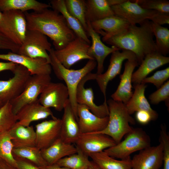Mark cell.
Instances as JSON below:
<instances>
[{
  "label": "cell",
  "mask_w": 169,
  "mask_h": 169,
  "mask_svg": "<svg viewBox=\"0 0 169 169\" xmlns=\"http://www.w3.org/2000/svg\"><path fill=\"white\" fill-rule=\"evenodd\" d=\"M27 29L40 32L52 41L55 50L62 49L77 37L64 17L54 10L24 13Z\"/></svg>",
  "instance_id": "cell-1"
},
{
  "label": "cell",
  "mask_w": 169,
  "mask_h": 169,
  "mask_svg": "<svg viewBox=\"0 0 169 169\" xmlns=\"http://www.w3.org/2000/svg\"><path fill=\"white\" fill-rule=\"evenodd\" d=\"M153 36L151 21L146 20L139 26L130 24L122 32L102 40L120 50L133 52L140 65L147 54L157 52Z\"/></svg>",
  "instance_id": "cell-2"
},
{
  "label": "cell",
  "mask_w": 169,
  "mask_h": 169,
  "mask_svg": "<svg viewBox=\"0 0 169 169\" xmlns=\"http://www.w3.org/2000/svg\"><path fill=\"white\" fill-rule=\"evenodd\" d=\"M54 50L52 48L49 52L50 64L56 77L65 83L69 92V100L78 121V104L76 99L77 86L82 79L95 69L97 63L95 59H89L86 64L80 69L75 70L67 69L58 60L54 55Z\"/></svg>",
  "instance_id": "cell-3"
},
{
  "label": "cell",
  "mask_w": 169,
  "mask_h": 169,
  "mask_svg": "<svg viewBox=\"0 0 169 169\" xmlns=\"http://www.w3.org/2000/svg\"><path fill=\"white\" fill-rule=\"evenodd\" d=\"M109 110V120L106 127L103 130L95 133H102L111 137L116 143L131 131L130 124L135 123L134 119L129 114L125 105L112 99L107 101Z\"/></svg>",
  "instance_id": "cell-4"
},
{
  "label": "cell",
  "mask_w": 169,
  "mask_h": 169,
  "mask_svg": "<svg viewBox=\"0 0 169 169\" xmlns=\"http://www.w3.org/2000/svg\"><path fill=\"white\" fill-rule=\"evenodd\" d=\"M125 136L124 140L104 151L112 157L122 159L130 156L135 152L151 146L150 136L141 128H133Z\"/></svg>",
  "instance_id": "cell-5"
},
{
  "label": "cell",
  "mask_w": 169,
  "mask_h": 169,
  "mask_svg": "<svg viewBox=\"0 0 169 169\" xmlns=\"http://www.w3.org/2000/svg\"><path fill=\"white\" fill-rule=\"evenodd\" d=\"M0 31L20 46L23 43L27 31V22L24 12L12 10L3 12Z\"/></svg>",
  "instance_id": "cell-6"
},
{
  "label": "cell",
  "mask_w": 169,
  "mask_h": 169,
  "mask_svg": "<svg viewBox=\"0 0 169 169\" xmlns=\"http://www.w3.org/2000/svg\"><path fill=\"white\" fill-rule=\"evenodd\" d=\"M50 75H31L22 93L10 102L16 115L25 105L38 100L45 87L51 82Z\"/></svg>",
  "instance_id": "cell-7"
},
{
  "label": "cell",
  "mask_w": 169,
  "mask_h": 169,
  "mask_svg": "<svg viewBox=\"0 0 169 169\" xmlns=\"http://www.w3.org/2000/svg\"><path fill=\"white\" fill-rule=\"evenodd\" d=\"M52 45L46 36L37 31L28 30L25 39L17 54L32 58H42L50 63L49 52Z\"/></svg>",
  "instance_id": "cell-8"
},
{
  "label": "cell",
  "mask_w": 169,
  "mask_h": 169,
  "mask_svg": "<svg viewBox=\"0 0 169 169\" xmlns=\"http://www.w3.org/2000/svg\"><path fill=\"white\" fill-rule=\"evenodd\" d=\"M13 73V76L6 80H0V101L3 104L10 102L23 91L31 76L25 67L17 64Z\"/></svg>",
  "instance_id": "cell-9"
},
{
  "label": "cell",
  "mask_w": 169,
  "mask_h": 169,
  "mask_svg": "<svg viewBox=\"0 0 169 169\" xmlns=\"http://www.w3.org/2000/svg\"><path fill=\"white\" fill-rule=\"evenodd\" d=\"M131 1L125 0L120 4L111 6L114 15L125 20L131 25H136L146 20L153 22L159 13L143 8L135 0Z\"/></svg>",
  "instance_id": "cell-10"
},
{
  "label": "cell",
  "mask_w": 169,
  "mask_h": 169,
  "mask_svg": "<svg viewBox=\"0 0 169 169\" xmlns=\"http://www.w3.org/2000/svg\"><path fill=\"white\" fill-rule=\"evenodd\" d=\"M90 44L78 37L63 49L54 50L58 60L66 68L69 69L76 63L83 59H94L88 53Z\"/></svg>",
  "instance_id": "cell-11"
},
{
  "label": "cell",
  "mask_w": 169,
  "mask_h": 169,
  "mask_svg": "<svg viewBox=\"0 0 169 169\" xmlns=\"http://www.w3.org/2000/svg\"><path fill=\"white\" fill-rule=\"evenodd\" d=\"M126 59L137 61L136 55L131 51L125 50H122L121 52L115 51L111 53L110 64L106 72L100 74L96 73L95 80L104 96V100H107L106 92L108 83L120 74L123 63Z\"/></svg>",
  "instance_id": "cell-12"
},
{
  "label": "cell",
  "mask_w": 169,
  "mask_h": 169,
  "mask_svg": "<svg viewBox=\"0 0 169 169\" xmlns=\"http://www.w3.org/2000/svg\"><path fill=\"white\" fill-rule=\"evenodd\" d=\"M96 73L91 72L85 75L80 81L77 86L76 99L78 104L86 105L90 111L97 116L103 118L109 116V110L107 101H105L100 105H96L94 101V94L92 89L85 88V83L90 80H95Z\"/></svg>",
  "instance_id": "cell-13"
},
{
  "label": "cell",
  "mask_w": 169,
  "mask_h": 169,
  "mask_svg": "<svg viewBox=\"0 0 169 169\" xmlns=\"http://www.w3.org/2000/svg\"><path fill=\"white\" fill-rule=\"evenodd\" d=\"M69 97V92L66 85L61 83L51 82L44 88L38 100L44 106L52 107L60 111L64 110Z\"/></svg>",
  "instance_id": "cell-14"
},
{
  "label": "cell",
  "mask_w": 169,
  "mask_h": 169,
  "mask_svg": "<svg viewBox=\"0 0 169 169\" xmlns=\"http://www.w3.org/2000/svg\"><path fill=\"white\" fill-rule=\"evenodd\" d=\"M77 148L88 156L104 151L116 144L109 136L102 133L81 134L75 143Z\"/></svg>",
  "instance_id": "cell-15"
},
{
  "label": "cell",
  "mask_w": 169,
  "mask_h": 169,
  "mask_svg": "<svg viewBox=\"0 0 169 169\" xmlns=\"http://www.w3.org/2000/svg\"><path fill=\"white\" fill-rule=\"evenodd\" d=\"M0 59L23 66L31 75H50L52 70L50 63L44 58H32L9 52L6 54H0Z\"/></svg>",
  "instance_id": "cell-16"
},
{
  "label": "cell",
  "mask_w": 169,
  "mask_h": 169,
  "mask_svg": "<svg viewBox=\"0 0 169 169\" xmlns=\"http://www.w3.org/2000/svg\"><path fill=\"white\" fill-rule=\"evenodd\" d=\"M140 151L131 159V169H160L163 163L161 142Z\"/></svg>",
  "instance_id": "cell-17"
},
{
  "label": "cell",
  "mask_w": 169,
  "mask_h": 169,
  "mask_svg": "<svg viewBox=\"0 0 169 169\" xmlns=\"http://www.w3.org/2000/svg\"><path fill=\"white\" fill-rule=\"evenodd\" d=\"M52 117L35 125L36 146L40 150L48 147L60 137L61 119Z\"/></svg>",
  "instance_id": "cell-18"
},
{
  "label": "cell",
  "mask_w": 169,
  "mask_h": 169,
  "mask_svg": "<svg viewBox=\"0 0 169 169\" xmlns=\"http://www.w3.org/2000/svg\"><path fill=\"white\" fill-rule=\"evenodd\" d=\"M87 33L92 40V45L88 49V53L96 61L97 65L96 73L100 74L104 71V63L107 56L115 51L120 50L114 46L110 47L106 45L101 41L99 34L92 28L90 22L87 21Z\"/></svg>",
  "instance_id": "cell-19"
},
{
  "label": "cell",
  "mask_w": 169,
  "mask_h": 169,
  "mask_svg": "<svg viewBox=\"0 0 169 169\" xmlns=\"http://www.w3.org/2000/svg\"><path fill=\"white\" fill-rule=\"evenodd\" d=\"M78 123L81 134L97 132L106 126L109 116L99 117L92 113L85 105L78 104Z\"/></svg>",
  "instance_id": "cell-20"
},
{
  "label": "cell",
  "mask_w": 169,
  "mask_h": 169,
  "mask_svg": "<svg viewBox=\"0 0 169 169\" xmlns=\"http://www.w3.org/2000/svg\"><path fill=\"white\" fill-rule=\"evenodd\" d=\"M136 60H127L125 63L124 69L120 76V81L116 91L111 96L113 100L121 102L126 105L132 96V77L135 68L139 65Z\"/></svg>",
  "instance_id": "cell-21"
},
{
  "label": "cell",
  "mask_w": 169,
  "mask_h": 169,
  "mask_svg": "<svg viewBox=\"0 0 169 169\" xmlns=\"http://www.w3.org/2000/svg\"><path fill=\"white\" fill-rule=\"evenodd\" d=\"M49 116H54L50 108L41 105L38 99L23 106L15 115L16 123L24 126H28L33 121L44 119Z\"/></svg>",
  "instance_id": "cell-22"
},
{
  "label": "cell",
  "mask_w": 169,
  "mask_h": 169,
  "mask_svg": "<svg viewBox=\"0 0 169 169\" xmlns=\"http://www.w3.org/2000/svg\"><path fill=\"white\" fill-rule=\"evenodd\" d=\"M63 110L60 137L65 142L74 144L81 133L69 100Z\"/></svg>",
  "instance_id": "cell-23"
},
{
  "label": "cell",
  "mask_w": 169,
  "mask_h": 169,
  "mask_svg": "<svg viewBox=\"0 0 169 169\" xmlns=\"http://www.w3.org/2000/svg\"><path fill=\"white\" fill-rule=\"evenodd\" d=\"M169 63V57L157 52L147 54L142 61L138 69L133 73L132 83L133 85L140 84L151 72Z\"/></svg>",
  "instance_id": "cell-24"
},
{
  "label": "cell",
  "mask_w": 169,
  "mask_h": 169,
  "mask_svg": "<svg viewBox=\"0 0 169 169\" xmlns=\"http://www.w3.org/2000/svg\"><path fill=\"white\" fill-rule=\"evenodd\" d=\"M90 23L94 30L103 36L102 40L122 32L130 24L115 15Z\"/></svg>",
  "instance_id": "cell-25"
},
{
  "label": "cell",
  "mask_w": 169,
  "mask_h": 169,
  "mask_svg": "<svg viewBox=\"0 0 169 169\" xmlns=\"http://www.w3.org/2000/svg\"><path fill=\"white\" fill-rule=\"evenodd\" d=\"M40 151L48 165H52L62 158L77 153V149L74 144L65 142L59 137L49 146Z\"/></svg>",
  "instance_id": "cell-26"
},
{
  "label": "cell",
  "mask_w": 169,
  "mask_h": 169,
  "mask_svg": "<svg viewBox=\"0 0 169 169\" xmlns=\"http://www.w3.org/2000/svg\"><path fill=\"white\" fill-rule=\"evenodd\" d=\"M134 91L131 99L125 105L128 112L130 115L135 112L142 110L149 112L152 120L158 117L157 112L152 109L145 95L147 85L141 83L133 85Z\"/></svg>",
  "instance_id": "cell-27"
},
{
  "label": "cell",
  "mask_w": 169,
  "mask_h": 169,
  "mask_svg": "<svg viewBox=\"0 0 169 169\" xmlns=\"http://www.w3.org/2000/svg\"><path fill=\"white\" fill-rule=\"evenodd\" d=\"M9 132L14 148L36 146V135L33 126H24L16 123Z\"/></svg>",
  "instance_id": "cell-28"
},
{
  "label": "cell",
  "mask_w": 169,
  "mask_h": 169,
  "mask_svg": "<svg viewBox=\"0 0 169 169\" xmlns=\"http://www.w3.org/2000/svg\"><path fill=\"white\" fill-rule=\"evenodd\" d=\"M50 8V4L35 0H0V10L2 12L16 10L24 13L30 10L39 12Z\"/></svg>",
  "instance_id": "cell-29"
},
{
  "label": "cell",
  "mask_w": 169,
  "mask_h": 169,
  "mask_svg": "<svg viewBox=\"0 0 169 169\" xmlns=\"http://www.w3.org/2000/svg\"><path fill=\"white\" fill-rule=\"evenodd\" d=\"M86 19L90 23L114 15L108 0H86Z\"/></svg>",
  "instance_id": "cell-30"
},
{
  "label": "cell",
  "mask_w": 169,
  "mask_h": 169,
  "mask_svg": "<svg viewBox=\"0 0 169 169\" xmlns=\"http://www.w3.org/2000/svg\"><path fill=\"white\" fill-rule=\"evenodd\" d=\"M50 4L53 10L62 15L77 37L82 38L90 44V41L87 32L79 22L68 12L65 7L64 0H51Z\"/></svg>",
  "instance_id": "cell-31"
},
{
  "label": "cell",
  "mask_w": 169,
  "mask_h": 169,
  "mask_svg": "<svg viewBox=\"0 0 169 169\" xmlns=\"http://www.w3.org/2000/svg\"><path fill=\"white\" fill-rule=\"evenodd\" d=\"M88 156L101 169H131L130 156L117 160L107 155L104 151L91 153Z\"/></svg>",
  "instance_id": "cell-32"
},
{
  "label": "cell",
  "mask_w": 169,
  "mask_h": 169,
  "mask_svg": "<svg viewBox=\"0 0 169 169\" xmlns=\"http://www.w3.org/2000/svg\"><path fill=\"white\" fill-rule=\"evenodd\" d=\"M13 154L14 158L25 159L39 167L48 165L41 155L40 150L36 146L14 148Z\"/></svg>",
  "instance_id": "cell-33"
},
{
  "label": "cell",
  "mask_w": 169,
  "mask_h": 169,
  "mask_svg": "<svg viewBox=\"0 0 169 169\" xmlns=\"http://www.w3.org/2000/svg\"><path fill=\"white\" fill-rule=\"evenodd\" d=\"M89 157L77 149V153L61 159L55 164L70 169H88L91 164Z\"/></svg>",
  "instance_id": "cell-34"
},
{
  "label": "cell",
  "mask_w": 169,
  "mask_h": 169,
  "mask_svg": "<svg viewBox=\"0 0 169 169\" xmlns=\"http://www.w3.org/2000/svg\"><path fill=\"white\" fill-rule=\"evenodd\" d=\"M151 25L153 35L156 38L157 52L166 56L169 53V30L167 28L151 21Z\"/></svg>",
  "instance_id": "cell-35"
},
{
  "label": "cell",
  "mask_w": 169,
  "mask_h": 169,
  "mask_svg": "<svg viewBox=\"0 0 169 169\" xmlns=\"http://www.w3.org/2000/svg\"><path fill=\"white\" fill-rule=\"evenodd\" d=\"M65 7L69 13L81 23L87 32V25L86 19V0H64Z\"/></svg>",
  "instance_id": "cell-36"
},
{
  "label": "cell",
  "mask_w": 169,
  "mask_h": 169,
  "mask_svg": "<svg viewBox=\"0 0 169 169\" xmlns=\"http://www.w3.org/2000/svg\"><path fill=\"white\" fill-rule=\"evenodd\" d=\"M13 148L9 131L0 134V159L16 167V161L13 154Z\"/></svg>",
  "instance_id": "cell-37"
},
{
  "label": "cell",
  "mask_w": 169,
  "mask_h": 169,
  "mask_svg": "<svg viewBox=\"0 0 169 169\" xmlns=\"http://www.w3.org/2000/svg\"><path fill=\"white\" fill-rule=\"evenodd\" d=\"M17 122L12 105L8 102L0 108V134L9 131Z\"/></svg>",
  "instance_id": "cell-38"
},
{
  "label": "cell",
  "mask_w": 169,
  "mask_h": 169,
  "mask_svg": "<svg viewBox=\"0 0 169 169\" xmlns=\"http://www.w3.org/2000/svg\"><path fill=\"white\" fill-rule=\"evenodd\" d=\"M143 8L169 14V1L166 0H135Z\"/></svg>",
  "instance_id": "cell-39"
},
{
  "label": "cell",
  "mask_w": 169,
  "mask_h": 169,
  "mask_svg": "<svg viewBox=\"0 0 169 169\" xmlns=\"http://www.w3.org/2000/svg\"><path fill=\"white\" fill-rule=\"evenodd\" d=\"M149 99L151 103L154 105H157L162 101H165L166 106L169 107V80L151 94L149 97Z\"/></svg>",
  "instance_id": "cell-40"
},
{
  "label": "cell",
  "mask_w": 169,
  "mask_h": 169,
  "mask_svg": "<svg viewBox=\"0 0 169 169\" xmlns=\"http://www.w3.org/2000/svg\"><path fill=\"white\" fill-rule=\"evenodd\" d=\"M159 141L163 146V169H169V135L165 125H161Z\"/></svg>",
  "instance_id": "cell-41"
},
{
  "label": "cell",
  "mask_w": 169,
  "mask_h": 169,
  "mask_svg": "<svg viewBox=\"0 0 169 169\" xmlns=\"http://www.w3.org/2000/svg\"><path fill=\"white\" fill-rule=\"evenodd\" d=\"M169 78V67L156 72L150 77H146L142 80V83L153 84L157 89L160 88Z\"/></svg>",
  "instance_id": "cell-42"
},
{
  "label": "cell",
  "mask_w": 169,
  "mask_h": 169,
  "mask_svg": "<svg viewBox=\"0 0 169 169\" xmlns=\"http://www.w3.org/2000/svg\"><path fill=\"white\" fill-rule=\"evenodd\" d=\"M19 47L0 31V49L9 50L12 52L17 54Z\"/></svg>",
  "instance_id": "cell-43"
},
{
  "label": "cell",
  "mask_w": 169,
  "mask_h": 169,
  "mask_svg": "<svg viewBox=\"0 0 169 169\" xmlns=\"http://www.w3.org/2000/svg\"><path fill=\"white\" fill-rule=\"evenodd\" d=\"M136 120L141 124L145 125L152 120L150 114L145 111H139L136 112Z\"/></svg>",
  "instance_id": "cell-44"
},
{
  "label": "cell",
  "mask_w": 169,
  "mask_h": 169,
  "mask_svg": "<svg viewBox=\"0 0 169 169\" xmlns=\"http://www.w3.org/2000/svg\"><path fill=\"white\" fill-rule=\"evenodd\" d=\"M14 158L16 161V167L18 169H41L27 160L19 158Z\"/></svg>",
  "instance_id": "cell-45"
},
{
  "label": "cell",
  "mask_w": 169,
  "mask_h": 169,
  "mask_svg": "<svg viewBox=\"0 0 169 169\" xmlns=\"http://www.w3.org/2000/svg\"><path fill=\"white\" fill-rule=\"evenodd\" d=\"M17 64L11 62H0V72L5 70H10L13 72Z\"/></svg>",
  "instance_id": "cell-46"
},
{
  "label": "cell",
  "mask_w": 169,
  "mask_h": 169,
  "mask_svg": "<svg viewBox=\"0 0 169 169\" xmlns=\"http://www.w3.org/2000/svg\"><path fill=\"white\" fill-rule=\"evenodd\" d=\"M0 169H18L6 162L3 160L0 159Z\"/></svg>",
  "instance_id": "cell-47"
},
{
  "label": "cell",
  "mask_w": 169,
  "mask_h": 169,
  "mask_svg": "<svg viewBox=\"0 0 169 169\" xmlns=\"http://www.w3.org/2000/svg\"><path fill=\"white\" fill-rule=\"evenodd\" d=\"M39 168L41 169H70L65 167L59 166L56 164L52 165H47Z\"/></svg>",
  "instance_id": "cell-48"
},
{
  "label": "cell",
  "mask_w": 169,
  "mask_h": 169,
  "mask_svg": "<svg viewBox=\"0 0 169 169\" xmlns=\"http://www.w3.org/2000/svg\"><path fill=\"white\" fill-rule=\"evenodd\" d=\"M88 169H101L97 164L92 161H91V165Z\"/></svg>",
  "instance_id": "cell-49"
},
{
  "label": "cell",
  "mask_w": 169,
  "mask_h": 169,
  "mask_svg": "<svg viewBox=\"0 0 169 169\" xmlns=\"http://www.w3.org/2000/svg\"><path fill=\"white\" fill-rule=\"evenodd\" d=\"M3 12H2L0 10V24L3 19Z\"/></svg>",
  "instance_id": "cell-50"
},
{
  "label": "cell",
  "mask_w": 169,
  "mask_h": 169,
  "mask_svg": "<svg viewBox=\"0 0 169 169\" xmlns=\"http://www.w3.org/2000/svg\"><path fill=\"white\" fill-rule=\"evenodd\" d=\"M4 104L0 101V108L4 105Z\"/></svg>",
  "instance_id": "cell-51"
}]
</instances>
